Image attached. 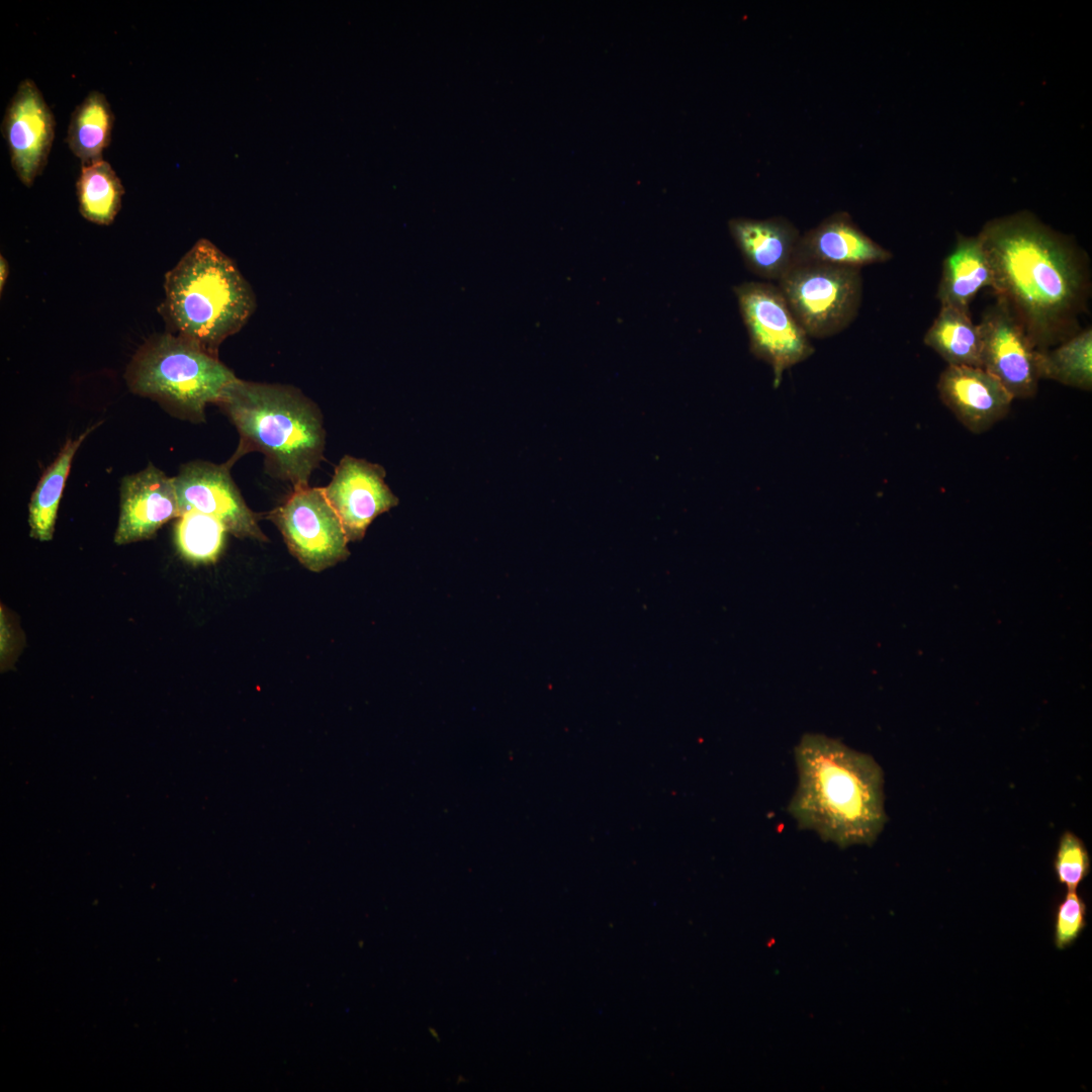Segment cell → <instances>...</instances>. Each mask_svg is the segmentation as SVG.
<instances>
[{
	"label": "cell",
	"instance_id": "6da1fadb",
	"mask_svg": "<svg viewBox=\"0 0 1092 1092\" xmlns=\"http://www.w3.org/2000/svg\"><path fill=\"white\" fill-rule=\"evenodd\" d=\"M979 236L993 269L992 289L1037 350L1081 330L1091 279L1088 257L1074 241L1027 211L992 219Z\"/></svg>",
	"mask_w": 1092,
	"mask_h": 1092
},
{
	"label": "cell",
	"instance_id": "7a4b0ae2",
	"mask_svg": "<svg viewBox=\"0 0 1092 1092\" xmlns=\"http://www.w3.org/2000/svg\"><path fill=\"white\" fill-rule=\"evenodd\" d=\"M794 751L798 786L788 812L798 827L840 848L874 843L887 821L878 762L817 733L803 735Z\"/></svg>",
	"mask_w": 1092,
	"mask_h": 1092
},
{
	"label": "cell",
	"instance_id": "3957f363",
	"mask_svg": "<svg viewBox=\"0 0 1092 1092\" xmlns=\"http://www.w3.org/2000/svg\"><path fill=\"white\" fill-rule=\"evenodd\" d=\"M217 404L241 436L230 461L256 450L265 456L271 474L289 481L294 489L308 486L325 448L322 414L309 398L292 386L237 377Z\"/></svg>",
	"mask_w": 1092,
	"mask_h": 1092
},
{
	"label": "cell",
	"instance_id": "277c9868",
	"mask_svg": "<svg viewBox=\"0 0 1092 1092\" xmlns=\"http://www.w3.org/2000/svg\"><path fill=\"white\" fill-rule=\"evenodd\" d=\"M159 306L168 333L218 357L220 344L238 333L256 308V297L235 262L206 239L198 240L165 274Z\"/></svg>",
	"mask_w": 1092,
	"mask_h": 1092
},
{
	"label": "cell",
	"instance_id": "5b68a950",
	"mask_svg": "<svg viewBox=\"0 0 1092 1092\" xmlns=\"http://www.w3.org/2000/svg\"><path fill=\"white\" fill-rule=\"evenodd\" d=\"M124 378L132 393L155 400L173 417L200 423L206 405L218 403L237 377L218 357L165 332L139 348Z\"/></svg>",
	"mask_w": 1092,
	"mask_h": 1092
},
{
	"label": "cell",
	"instance_id": "8992f818",
	"mask_svg": "<svg viewBox=\"0 0 1092 1092\" xmlns=\"http://www.w3.org/2000/svg\"><path fill=\"white\" fill-rule=\"evenodd\" d=\"M778 286L799 324L815 339L845 330L856 317L862 298L858 268L794 263Z\"/></svg>",
	"mask_w": 1092,
	"mask_h": 1092
},
{
	"label": "cell",
	"instance_id": "52a82bcc",
	"mask_svg": "<svg viewBox=\"0 0 1092 1092\" xmlns=\"http://www.w3.org/2000/svg\"><path fill=\"white\" fill-rule=\"evenodd\" d=\"M746 328L750 352L767 363L779 387L786 369L814 353L810 337L799 324L778 285L743 282L733 287Z\"/></svg>",
	"mask_w": 1092,
	"mask_h": 1092
},
{
	"label": "cell",
	"instance_id": "ba28073f",
	"mask_svg": "<svg viewBox=\"0 0 1092 1092\" xmlns=\"http://www.w3.org/2000/svg\"><path fill=\"white\" fill-rule=\"evenodd\" d=\"M289 552L302 566L323 571L349 556L348 539L323 488L300 487L270 514Z\"/></svg>",
	"mask_w": 1092,
	"mask_h": 1092
},
{
	"label": "cell",
	"instance_id": "9c48e42d",
	"mask_svg": "<svg viewBox=\"0 0 1092 1092\" xmlns=\"http://www.w3.org/2000/svg\"><path fill=\"white\" fill-rule=\"evenodd\" d=\"M978 327L982 368L999 380L1014 399L1033 397L1040 380L1039 350L1008 304L997 297L982 313Z\"/></svg>",
	"mask_w": 1092,
	"mask_h": 1092
},
{
	"label": "cell",
	"instance_id": "30bf717a",
	"mask_svg": "<svg viewBox=\"0 0 1092 1092\" xmlns=\"http://www.w3.org/2000/svg\"><path fill=\"white\" fill-rule=\"evenodd\" d=\"M180 516L197 511L218 519L238 538L266 541L256 515L246 505L230 474V464L195 460L173 477ZM179 516V517H180Z\"/></svg>",
	"mask_w": 1092,
	"mask_h": 1092
},
{
	"label": "cell",
	"instance_id": "8fae6325",
	"mask_svg": "<svg viewBox=\"0 0 1092 1092\" xmlns=\"http://www.w3.org/2000/svg\"><path fill=\"white\" fill-rule=\"evenodd\" d=\"M1 130L13 170L30 187L47 165L55 136V118L38 87L24 79L8 103Z\"/></svg>",
	"mask_w": 1092,
	"mask_h": 1092
},
{
	"label": "cell",
	"instance_id": "7c38bea8",
	"mask_svg": "<svg viewBox=\"0 0 1092 1092\" xmlns=\"http://www.w3.org/2000/svg\"><path fill=\"white\" fill-rule=\"evenodd\" d=\"M385 474L379 464L346 455L323 488L349 542L361 540L375 518L398 505L384 481Z\"/></svg>",
	"mask_w": 1092,
	"mask_h": 1092
},
{
	"label": "cell",
	"instance_id": "4fadbf2b",
	"mask_svg": "<svg viewBox=\"0 0 1092 1092\" xmlns=\"http://www.w3.org/2000/svg\"><path fill=\"white\" fill-rule=\"evenodd\" d=\"M179 516L173 477L149 463L121 479L114 542L124 545L152 538L165 523Z\"/></svg>",
	"mask_w": 1092,
	"mask_h": 1092
},
{
	"label": "cell",
	"instance_id": "5bb4252c",
	"mask_svg": "<svg viewBox=\"0 0 1092 1092\" xmlns=\"http://www.w3.org/2000/svg\"><path fill=\"white\" fill-rule=\"evenodd\" d=\"M936 388L941 402L976 435L1005 418L1014 399L999 380L981 367L947 365Z\"/></svg>",
	"mask_w": 1092,
	"mask_h": 1092
},
{
	"label": "cell",
	"instance_id": "9a60e30c",
	"mask_svg": "<svg viewBox=\"0 0 1092 1092\" xmlns=\"http://www.w3.org/2000/svg\"><path fill=\"white\" fill-rule=\"evenodd\" d=\"M892 257L890 251L859 230L847 212L840 211L800 237L793 264L816 262L860 269Z\"/></svg>",
	"mask_w": 1092,
	"mask_h": 1092
},
{
	"label": "cell",
	"instance_id": "2e32d148",
	"mask_svg": "<svg viewBox=\"0 0 1092 1092\" xmlns=\"http://www.w3.org/2000/svg\"><path fill=\"white\" fill-rule=\"evenodd\" d=\"M728 228L751 273L779 281L792 266L801 235L788 219L735 217L728 221Z\"/></svg>",
	"mask_w": 1092,
	"mask_h": 1092
},
{
	"label": "cell",
	"instance_id": "e0dca14e",
	"mask_svg": "<svg viewBox=\"0 0 1092 1092\" xmlns=\"http://www.w3.org/2000/svg\"><path fill=\"white\" fill-rule=\"evenodd\" d=\"M993 269L979 235H960L956 245L942 262L936 298L941 305L970 312V305L979 291L993 287Z\"/></svg>",
	"mask_w": 1092,
	"mask_h": 1092
},
{
	"label": "cell",
	"instance_id": "ac0fdd59",
	"mask_svg": "<svg viewBox=\"0 0 1092 1092\" xmlns=\"http://www.w3.org/2000/svg\"><path fill=\"white\" fill-rule=\"evenodd\" d=\"M99 425L100 423H97L89 427L75 439H68L55 460L43 471L28 505L31 538L40 542L53 539L59 505L74 456L87 436Z\"/></svg>",
	"mask_w": 1092,
	"mask_h": 1092
},
{
	"label": "cell",
	"instance_id": "d6986e66",
	"mask_svg": "<svg viewBox=\"0 0 1092 1092\" xmlns=\"http://www.w3.org/2000/svg\"><path fill=\"white\" fill-rule=\"evenodd\" d=\"M923 342L947 365L982 368L980 331L969 311L941 305Z\"/></svg>",
	"mask_w": 1092,
	"mask_h": 1092
},
{
	"label": "cell",
	"instance_id": "ffe728a7",
	"mask_svg": "<svg viewBox=\"0 0 1092 1092\" xmlns=\"http://www.w3.org/2000/svg\"><path fill=\"white\" fill-rule=\"evenodd\" d=\"M114 115L104 94L90 92L75 108L68 126L67 143L82 165L102 160L109 146Z\"/></svg>",
	"mask_w": 1092,
	"mask_h": 1092
},
{
	"label": "cell",
	"instance_id": "44dd1931",
	"mask_svg": "<svg viewBox=\"0 0 1092 1092\" xmlns=\"http://www.w3.org/2000/svg\"><path fill=\"white\" fill-rule=\"evenodd\" d=\"M1040 379L1090 391L1092 388V330L1086 328L1048 350H1039Z\"/></svg>",
	"mask_w": 1092,
	"mask_h": 1092
},
{
	"label": "cell",
	"instance_id": "7402d4cb",
	"mask_svg": "<svg viewBox=\"0 0 1092 1092\" xmlns=\"http://www.w3.org/2000/svg\"><path fill=\"white\" fill-rule=\"evenodd\" d=\"M80 213L87 220L110 224L121 207L124 188L109 163L103 159L83 165L76 183Z\"/></svg>",
	"mask_w": 1092,
	"mask_h": 1092
},
{
	"label": "cell",
	"instance_id": "603a6c76",
	"mask_svg": "<svg viewBox=\"0 0 1092 1092\" xmlns=\"http://www.w3.org/2000/svg\"><path fill=\"white\" fill-rule=\"evenodd\" d=\"M226 533V528L218 519L189 511L178 518L175 545L185 560L193 564H209L219 557Z\"/></svg>",
	"mask_w": 1092,
	"mask_h": 1092
},
{
	"label": "cell",
	"instance_id": "cb8c5ba5",
	"mask_svg": "<svg viewBox=\"0 0 1092 1092\" xmlns=\"http://www.w3.org/2000/svg\"><path fill=\"white\" fill-rule=\"evenodd\" d=\"M1054 869L1059 882L1068 891L1076 890L1090 872V857L1083 841L1066 831L1060 839Z\"/></svg>",
	"mask_w": 1092,
	"mask_h": 1092
},
{
	"label": "cell",
	"instance_id": "d4e9b609",
	"mask_svg": "<svg viewBox=\"0 0 1092 1092\" xmlns=\"http://www.w3.org/2000/svg\"><path fill=\"white\" fill-rule=\"evenodd\" d=\"M1085 927L1086 904L1076 890H1070L1056 911L1054 943L1057 949L1063 950L1071 946Z\"/></svg>",
	"mask_w": 1092,
	"mask_h": 1092
},
{
	"label": "cell",
	"instance_id": "484cf974",
	"mask_svg": "<svg viewBox=\"0 0 1092 1092\" xmlns=\"http://www.w3.org/2000/svg\"><path fill=\"white\" fill-rule=\"evenodd\" d=\"M8 273H9L8 262L1 255L0 256V291L1 292L3 291V288L5 286V283H6V280H7V277H8Z\"/></svg>",
	"mask_w": 1092,
	"mask_h": 1092
}]
</instances>
